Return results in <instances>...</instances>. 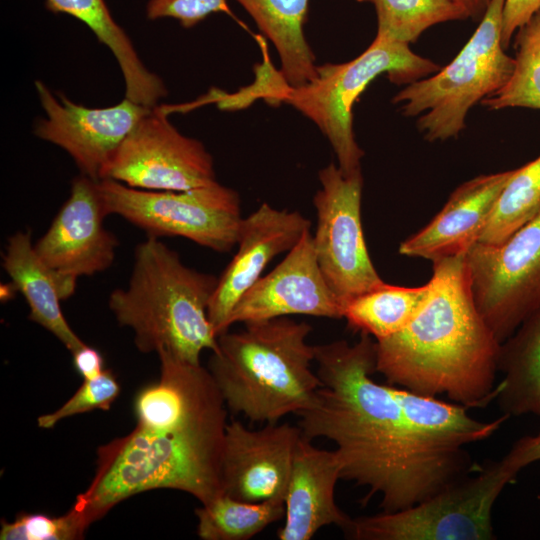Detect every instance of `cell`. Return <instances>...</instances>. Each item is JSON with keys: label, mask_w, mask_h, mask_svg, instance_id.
Instances as JSON below:
<instances>
[{"label": "cell", "mask_w": 540, "mask_h": 540, "mask_svg": "<svg viewBox=\"0 0 540 540\" xmlns=\"http://www.w3.org/2000/svg\"><path fill=\"white\" fill-rule=\"evenodd\" d=\"M502 459L516 475L523 468L540 461V430L518 439Z\"/></svg>", "instance_id": "obj_34"}, {"label": "cell", "mask_w": 540, "mask_h": 540, "mask_svg": "<svg viewBox=\"0 0 540 540\" xmlns=\"http://www.w3.org/2000/svg\"><path fill=\"white\" fill-rule=\"evenodd\" d=\"M374 6L377 33L410 44L428 28L449 21L467 20L453 0H357Z\"/></svg>", "instance_id": "obj_29"}, {"label": "cell", "mask_w": 540, "mask_h": 540, "mask_svg": "<svg viewBox=\"0 0 540 540\" xmlns=\"http://www.w3.org/2000/svg\"><path fill=\"white\" fill-rule=\"evenodd\" d=\"M318 177L321 188L313 199L317 217L313 246L327 283L345 306L384 283L363 234V177L361 170L346 174L333 163L321 169Z\"/></svg>", "instance_id": "obj_11"}, {"label": "cell", "mask_w": 540, "mask_h": 540, "mask_svg": "<svg viewBox=\"0 0 540 540\" xmlns=\"http://www.w3.org/2000/svg\"><path fill=\"white\" fill-rule=\"evenodd\" d=\"M515 66L508 82L480 103L489 110H540V8L514 34Z\"/></svg>", "instance_id": "obj_27"}, {"label": "cell", "mask_w": 540, "mask_h": 540, "mask_svg": "<svg viewBox=\"0 0 540 540\" xmlns=\"http://www.w3.org/2000/svg\"><path fill=\"white\" fill-rule=\"evenodd\" d=\"M15 292H17V290L15 289L12 283H10L9 285H4V286L2 285L1 286V300L6 301L10 299L12 297L11 294H14Z\"/></svg>", "instance_id": "obj_37"}, {"label": "cell", "mask_w": 540, "mask_h": 540, "mask_svg": "<svg viewBox=\"0 0 540 540\" xmlns=\"http://www.w3.org/2000/svg\"><path fill=\"white\" fill-rule=\"evenodd\" d=\"M513 173L483 174L460 184L426 226L400 243L399 254L432 263L465 255L479 241Z\"/></svg>", "instance_id": "obj_18"}, {"label": "cell", "mask_w": 540, "mask_h": 540, "mask_svg": "<svg viewBox=\"0 0 540 540\" xmlns=\"http://www.w3.org/2000/svg\"><path fill=\"white\" fill-rule=\"evenodd\" d=\"M203 540H248L285 516L283 500L246 502L220 494L195 510Z\"/></svg>", "instance_id": "obj_26"}, {"label": "cell", "mask_w": 540, "mask_h": 540, "mask_svg": "<svg viewBox=\"0 0 540 540\" xmlns=\"http://www.w3.org/2000/svg\"><path fill=\"white\" fill-rule=\"evenodd\" d=\"M73 364L83 380L93 379L103 371L104 360L101 353L86 344L72 353Z\"/></svg>", "instance_id": "obj_35"}, {"label": "cell", "mask_w": 540, "mask_h": 540, "mask_svg": "<svg viewBox=\"0 0 540 540\" xmlns=\"http://www.w3.org/2000/svg\"><path fill=\"white\" fill-rule=\"evenodd\" d=\"M540 213V155L514 169L478 242L498 244Z\"/></svg>", "instance_id": "obj_28"}, {"label": "cell", "mask_w": 540, "mask_h": 540, "mask_svg": "<svg viewBox=\"0 0 540 540\" xmlns=\"http://www.w3.org/2000/svg\"><path fill=\"white\" fill-rule=\"evenodd\" d=\"M464 258L478 310L502 343L540 307V213L498 244L475 243Z\"/></svg>", "instance_id": "obj_10"}, {"label": "cell", "mask_w": 540, "mask_h": 540, "mask_svg": "<svg viewBox=\"0 0 540 540\" xmlns=\"http://www.w3.org/2000/svg\"><path fill=\"white\" fill-rule=\"evenodd\" d=\"M233 16L227 0H149L146 15L149 20L170 17L182 27L192 28L212 13Z\"/></svg>", "instance_id": "obj_32"}, {"label": "cell", "mask_w": 540, "mask_h": 540, "mask_svg": "<svg viewBox=\"0 0 540 540\" xmlns=\"http://www.w3.org/2000/svg\"><path fill=\"white\" fill-rule=\"evenodd\" d=\"M275 46L281 61L279 78L302 86L317 76L315 56L305 38L310 0H235Z\"/></svg>", "instance_id": "obj_23"}, {"label": "cell", "mask_w": 540, "mask_h": 540, "mask_svg": "<svg viewBox=\"0 0 540 540\" xmlns=\"http://www.w3.org/2000/svg\"><path fill=\"white\" fill-rule=\"evenodd\" d=\"M311 222L298 211L278 210L262 203L243 218L238 250L218 278L208 317L217 336L229 330V317L242 296L262 277L267 265L289 252L309 231Z\"/></svg>", "instance_id": "obj_17"}, {"label": "cell", "mask_w": 540, "mask_h": 540, "mask_svg": "<svg viewBox=\"0 0 540 540\" xmlns=\"http://www.w3.org/2000/svg\"><path fill=\"white\" fill-rule=\"evenodd\" d=\"M98 190L106 215L121 216L147 236H180L219 253L237 245L240 197L217 181L183 191H150L101 179Z\"/></svg>", "instance_id": "obj_9"}, {"label": "cell", "mask_w": 540, "mask_h": 540, "mask_svg": "<svg viewBox=\"0 0 540 540\" xmlns=\"http://www.w3.org/2000/svg\"><path fill=\"white\" fill-rule=\"evenodd\" d=\"M2 266L11 283L25 298L28 318L52 333L71 353L85 343L66 321L60 301L75 292L76 285L50 270L38 257L31 230L17 232L8 239Z\"/></svg>", "instance_id": "obj_20"}, {"label": "cell", "mask_w": 540, "mask_h": 540, "mask_svg": "<svg viewBox=\"0 0 540 540\" xmlns=\"http://www.w3.org/2000/svg\"><path fill=\"white\" fill-rule=\"evenodd\" d=\"M105 216L98 181L82 174L74 179L69 198L34 245L36 254L73 284L81 276L105 271L113 264L118 246L116 236L103 225Z\"/></svg>", "instance_id": "obj_14"}, {"label": "cell", "mask_w": 540, "mask_h": 540, "mask_svg": "<svg viewBox=\"0 0 540 540\" xmlns=\"http://www.w3.org/2000/svg\"><path fill=\"white\" fill-rule=\"evenodd\" d=\"M46 118L34 133L64 149L82 174L99 181L117 149L137 123L153 108L124 98L105 108H90L55 96L41 81L35 82Z\"/></svg>", "instance_id": "obj_13"}, {"label": "cell", "mask_w": 540, "mask_h": 540, "mask_svg": "<svg viewBox=\"0 0 540 540\" xmlns=\"http://www.w3.org/2000/svg\"><path fill=\"white\" fill-rule=\"evenodd\" d=\"M540 8V0H505L502 18V43L507 49L519 27Z\"/></svg>", "instance_id": "obj_33"}, {"label": "cell", "mask_w": 540, "mask_h": 540, "mask_svg": "<svg viewBox=\"0 0 540 540\" xmlns=\"http://www.w3.org/2000/svg\"><path fill=\"white\" fill-rule=\"evenodd\" d=\"M504 3L490 1L477 29L448 65L393 97L404 116L418 117L417 128L425 140L456 138L465 129L469 110L511 77L515 59L502 43Z\"/></svg>", "instance_id": "obj_7"}, {"label": "cell", "mask_w": 540, "mask_h": 540, "mask_svg": "<svg viewBox=\"0 0 540 540\" xmlns=\"http://www.w3.org/2000/svg\"><path fill=\"white\" fill-rule=\"evenodd\" d=\"M440 69L435 62L414 53L409 44L377 33L369 47L351 61L317 67V76L302 86H289L268 63L262 64L255 82L232 94L237 108L259 98L287 103L314 122L328 139L346 174L361 170L364 155L353 131V106L368 85L382 74L391 83L408 85Z\"/></svg>", "instance_id": "obj_6"}, {"label": "cell", "mask_w": 540, "mask_h": 540, "mask_svg": "<svg viewBox=\"0 0 540 540\" xmlns=\"http://www.w3.org/2000/svg\"><path fill=\"white\" fill-rule=\"evenodd\" d=\"M306 322L287 317L245 323L218 336L210 371L228 410L251 422L276 423L309 408L321 386Z\"/></svg>", "instance_id": "obj_4"}, {"label": "cell", "mask_w": 540, "mask_h": 540, "mask_svg": "<svg viewBox=\"0 0 540 540\" xmlns=\"http://www.w3.org/2000/svg\"><path fill=\"white\" fill-rule=\"evenodd\" d=\"M120 393V385L111 370L99 376L83 380L82 385L61 407L49 414L41 415L37 422L44 429L54 427L59 421L73 415L92 410H109Z\"/></svg>", "instance_id": "obj_31"}, {"label": "cell", "mask_w": 540, "mask_h": 540, "mask_svg": "<svg viewBox=\"0 0 540 540\" xmlns=\"http://www.w3.org/2000/svg\"><path fill=\"white\" fill-rule=\"evenodd\" d=\"M496 397L502 415L540 417V307L501 343Z\"/></svg>", "instance_id": "obj_24"}, {"label": "cell", "mask_w": 540, "mask_h": 540, "mask_svg": "<svg viewBox=\"0 0 540 540\" xmlns=\"http://www.w3.org/2000/svg\"><path fill=\"white\" fill-rule=\"evenodd\" d=\"M321 380L313 404L299 413L304 437L335 445L341 479L368 489L366 503L380 497L383 512L413 506L463 478L467 455L425 445L411 429L391 385L373 379L376 341L361 333L358 341L315 345Z\"/></svg>", "instance_id": "obj_1"}, {"label": "cell", "mask_w": 540, "mask_h": 540, "mask_svg": "<svg viewBox=\"0 0 540 540\" xmlns=\"http://www.w3.org/2000/svg\"><path fill=\"white\" fill-rule=\"evenodd\" d=\"M53 13L68 14L83 22L113 53L125 83V97L155 107L167 94L163 81L143 64L131 40L112 17L105 0H46Z\"/></svg>", "instance_id": "obj_21"}, {"label": "cell", "mask_w": 540, "mask_h": 540, "mask_svg": "<svg viewBox=\"0 0 540 540\" xmlns=\"http://www.w3.org/2000/svg\"><path fill=\"white\" fill-rule=\"evenodd\" d=\"M88 526L72 507L61 516L19 514L14 521H1V540L82 539Z\"/></svg>", "instance_id": "obj_30"}, {"label": "cell", "mask_w": 540, "mask_h": 540, "mask_svg": "<svg viewBox=\"0 0 540 540\" xmlns=\"http://www.w3.org/2000/svg\"><path fill=\"white\" fill-rule=\"evenodd\" d=\"M101 179L150 191H183L216 182L211 154L200 141L181 134L162 106L137 123Z\"/></svg>", "instance_id": "obj_12"}, {"label": "cell", "mask_w": 540, "mask_h": 540, "mask_svg": "<svg viewBox=\"0 0 540 540\" xmlns=\"http://www.w3.org/2000/svg\"><path fill=\"white\" fill-rule=\"evenodd\" d=\"M226 426L136 425L98 448L95 475L72 508L89 527L121 501L154 489L183 491L201 504L211 501L223 494L220 467Z\"/></svg>", "instance_id": "obj_3"}, {"label": "cell", "mask_w": 540, "mask_h": 540, "mask_svg": "<svg viewBox=\"0 0 540 540\" xmlns=\"http://www.w3.org/2000/svg\"><path fill=\"white\" fill-rule=\"evenodd\" d=\"M516 477L501 458L413 506L352 518L344 533L355 540H493V507Z\"/></svg>", "instance_id": "obj_8"}, {"label": "cell", "mask_w": 540, "mask_h": 540, "mask_svg": "<svg viewBox=\"0 0 540 540\" xmlns=\"http://www.w3.org/2000/svg\"><path fill=\"white\" fill-rule=\"evenodd\" d=\"M430 291L429 281L418 287L384 282L347 301L343 318L351 329L378 341L404 329L427 300Z\"/></svg>", "instance_id": "obj_25"}, {"label": "cell", "mask_w": 540, "mask_h": 540, "mask_svg": "<svg viewBox=\"0 0 540 540\" xmlns=\"http://www.w3.org/2000/svg\"><path fill=\"white\" fill-rule=\"evenodd\" d=\"M129 284L115 289L108 305L121 326L134 332L143 353L167 351L200 363L203 350H217L218 336L208 317L218 284L214 275L187 267L159 238L137 245Z\"/></svg>", "instance_id": "obj_5"}, {"label": "cell", "mask_w": 540, "mask_h": 540, "mask_svg": "<svg viewBox=\"0 0 540 540\" xmlns=\"http://www.w3.org/2000/svg\"><path fill=\"white\" fill-rule=\"evenodd\" d=\"M473 21H480L484 16L491 0H453Z\"/></svg>", "instance_id": "obj_36"}, {"label": "cell", "mask_w": 540, "mask_h": 540, "mask_svg": "<svg viewBox=\"0 0 540 540\" xmlns=\"http://www.w3.org/2000/svg\"><path fill=\"white\" fill-rule=\"evenodd\" d=\"M343 310L320 269L309 230L270 273L242 296L228 326L289 315L341 319Z\"/></svg>", "instance_id": "obj_16"}, {"label": "cell", "mask_w": 540, "mask_h": 540, "mask_svg": "<svg viewBox=\"0 0 540 540\" xmlns=\"http://www.w3.org/2000/svg\"><path fill=\"white\" fill-rule=\"evenodd\" d=\"M301 430L290 423L249 429L227 423L221 456L223 494L246 502L285 500Z\"/></svg>", "instance_id": "obj_15"}, {"label": "cell", "mask_w": 540, "mask_h": 540, "mask_svg": "<svg viewBox=\"0 0 540 540\" xmlns=\"http://www.w3.org/2000/svg\"><path fill=\"white\" fill-rule=\"evenodd\" d=\"M391 389L411 429L427 446L439 451H463L464 446L491 437L508 419L502 415L496 420L480 421L471 417L463 405L400 387Z\"/></svg>", "instance_id": "obj_22"}, {"label": "cell", "mask_w": 540, "mask_h": 540, "mask_svg": "<svg viewBox=\"0 0 540 540\" xmlns=\"http://www.w3.org/2000/svg\"><path fill=\"white\" fill-rule=\"evenodd\" d=\"M342 465L335 450L316 447L301 433L297 441L285 496V521L279 540H310L323 527L343 531L351 519L335 501V487Z\"/></svg>", "instance_id": "obj_19"}, {"label": "cell", "mask_w": 540, "mask_h": 540, "mask_svg": "<svg viewBox=\"0 0 540 540\" xmlns=\"http://www.w3.org/2000/svg\"><path fill=\"white\" fill-rule=\"evenodd\" d=\"M431 291L400 332L376 341V372L414 393L467 408L496 399L501 343L472 293L464 255L433 262Z\"/></svg>", "instance_id": "obj_2"}]
</instances>
